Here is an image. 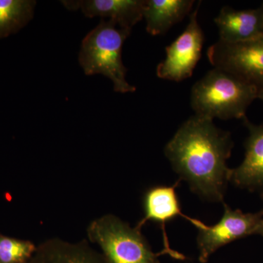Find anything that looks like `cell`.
<instances>
[{"label":"cell","instance_id":"11","mask_svg":"<svg viewBox=\"0 0 263 263\" xmlns=\"http://www.w3.org/2000/svg\"><path fill=\"white\" fill-rule=\"evenodd\" d=\"M214 22L219 30V41L227 43L250 41L263 34V4L254 9L223 7Z\"/></svg>","mask_w":263,"mask_h":263},{"label":"cell","instance_id":"17","mask_svg":"<svg viewBox=\"0 0 263 263\" xmlns=\"http://www.w3.org/2000/svg\"><path fill=\"white\" fill-rule=\"evenodd\" d=\"M257 98L259 99L263 103V89H258L257 92Z\"/></svg>","mask_w":263,"mask_h":263},{"label":"cell","instance_id":"6","mask_svg":"<svg viewBox=\"0 0 263 263\" xmlns=\"http://www.w3.org/2000/svg\"><path fill=\"white\" fill-rule=\"evenodd\" d=\"M207 57L214 68L228 71L257 89H263V34L238 43L218 41L209 48Z\"/></svg>","mask_w":263,"mask_h":263},{"label":"cell","instance_id":"19","mask_svg":"<svg viewBox=\"0 0 263 263\" xmlns=\"http://www.w3.org/2000/svg\"><path fill=\"white\" fill-rule=\"evenodd\" d=\"M262 4H263V3H262Z\"/></svg>","mask_w":263,"mask_h":263},{"label":"cell","instance_id":"7","mask_svg":"<svg viewBox=\"0 0 263 263\" xmlns=\"http://www.w3.org/2000/svg\"><path fill=\"white\" fill-rule=\"evenodd\" d=\"M201 2L190 14L186 29L165 48V59L157 67V76L164 80L181 82L191 77L198 63L204 43V34L198 23Z\"/></svg>","mask_w":263,"mask_h":263},{"label":"cell","instance_id":"5","mask_svg":"<svg viewBox=\"0 0 263 263\" xmlns=\"http://www.w3.org/2000/svg\"><path fill=\"white\" fill-rule=\"evenodd\" d=\"M198 231L197 242L199 261L205 263L216 251L235 240L254 235L256 228L263 218L262 211L258 213H243L233 210L224 204V212L219 222L207 226L198 219L185 215Z\"/></svg>","mask_w":263,"mask_h":263},{"label":"cell","instance_id":"12","mask_svg":"<svg viewBox=\"0 0 263 263\" xmlns=\"http://www.w3.org/2000/svg\"><path fill=\"white\" fill-rule=\"evenodd\" d=\"M26 263H108L86 240L71 243L51 238L37 246Z\"/></svg>","mask_w":263,"mask_h":263},{"label":"cell","instance_id":"14","mask_svg":"<svg viewBox=\"0 0 263 263\" xmlns=\"http://www.w3.org/2000/svg\"><path fill=\"white\" fill-rule=\"evenodd\" d=\"M33 0H0V39L18 32L34 16Z\"/></svg>","mask_w":263,"mask_h":263},{"label":"cell","instance_id":"3","mask_svg":"<svg viewBox=\"0 0 263 263\" xmlns=\"http://www.w3.org/2000/svg\"><path fill=\"white\" fill-rule=\"evenodd\" d=\"M132 31L120 28L113 21L102 19L81 43L79 63L87 76L102 74L113 82L117 92H135L126 80L127 70L122 61V48Z\"/></svg>","mask_w":263,"mask_h":263},{"label":"cell","instance_id":"1","mask_svg":"<svg viewBox=\"0 0 263 263\" xmlns=\"http://www.w3.org/2000/svg\"><path fill=\"white\" fill-rule=\"evenodd\" d=\"M233 141L212 119L194 115L183 122L164 148L175 172L192 191L211 202L224 200L231 169L227 160Z\"/></svg>","mask_w":263,"mask_h":263},{"label":"cell","instance_id":"9","mask_svg":"<svg viewBox=\"0 0 263 263\" xmlns=\"http://www.w3.org/2000/svg\"><path fill=\"white\" fill-rule=\"evenodd\" d=\"M62 3L67 9H80L89 18H108L120 28L129 31L143 18L145 5V0H80Z\"/></svg>","mask_w":263,"mask_h":263},{"label":"cell","instance_id":"8","mask_svg":"<svg viewBox=\"0 0 263 263\" xmlns=\"http://www.w3.org/2000/svg\"><path fill=\"white\" fill-rule=\"evenodd\" d=\"M179 181L172 186H155L146 190L143 196V212L144 215L136 226L141 230L148 221L159 223L161 226L163 237L164 249L160 252V255L169 254L176 259H185L183 254L173 250L170 247L168 237L166 233L167 223L174 220L177 216L184 217L181 212L179 197L176 193V187Z\"/></svg>","mask_w":263,"mask_h":263},{"label":"cell","instance_id":"16","mask_svg":"<svg viewBox=\"0 0 263 263\" xmlns=\"http://www.w3.org/2000/svg\"><path fill=\"white\" fill-rule=\"evenodd\" d=\"M254 235H259L261 236H263V218L259 221L258 226L256 228L255 232H254Z\"/></svg>","mask_w":263,"mask_h":263},{"label":"cell","instance_id":"18","mask_svg":"<svg viewBox=\"0 0 263 263\" xmlns=\"http://www.w3.org/2000/svg\"><path fill=\"white\" fill-rule=\"evenodd\" d=\"M261 197H262V202H263V190H262V195H261ZM262 212H263V209H262Z\"/></svg>","mask_w":263,"mask_h":263},{"label":"cell","instance_id":"13","mask_svg":"<svg viewBox=\"0 0 263 263\" xmlns=\"http://www.w3.org/2000/svg\"><path fill=\"white\" fill-rule=\"evenodd\" d=\"M194 0H145L143 18L152 35H160L193 12Z\"/></svg>","mask_w":263,"mask_h":263},{"label":"cell","instance_id":"10","mask_svg":"<svg viewBox=\"0 0 263 263\" xmlns=\"http://www.w3.org/2000/svg\"><path fill=\"white\" fill-rule=\"evenodd\" d=\"M242 120L249 131L245 157L238 167L231 169L230 181L240 188L263 190V124H254L247 117Z\"/></svg>","mask_w":263,"mask_h":263},{"label":"cell","instance_id":"15","mask_svg":"<svg viewBox=\"0 0 263 263\" xmlns=\"http://www.w3.org/2000/svg\"><path fill=\"white\" fill-rule=\"evenodd\" d=\"M29 240L0 235V263H26L37 250Z\"/></svg>","mask_w":263,"mask_h":263},{"label":"cell","instance_id":"2","mask_svg":"<svg viewBox=\"0 0 263 263\" xmlns=\"http://www.w3.org/2000/svg\"><path fill=\"white\" fill-rule=\"evenodd\" d=\"M257 92L253 85L214 67L194 84L192 108L195 115L212 120L243 119L249 105L257 98Z\"/></svg>","mask_w":263,"mask_h":263},{"label":"cell","instance_id":"4","mask_svg":"<svg viewBox=\"0 0 263 263\" xmlns=\"http://www.w3.org/2000/svg\"><path fill=\"white\" fill-rule=\"evenodd\" d=\"M86 235L108 263H160V253H154L141 230L114 214L91 221Z\"/></svg>","mask_w":263,"mask_h":263}]
</instances>
